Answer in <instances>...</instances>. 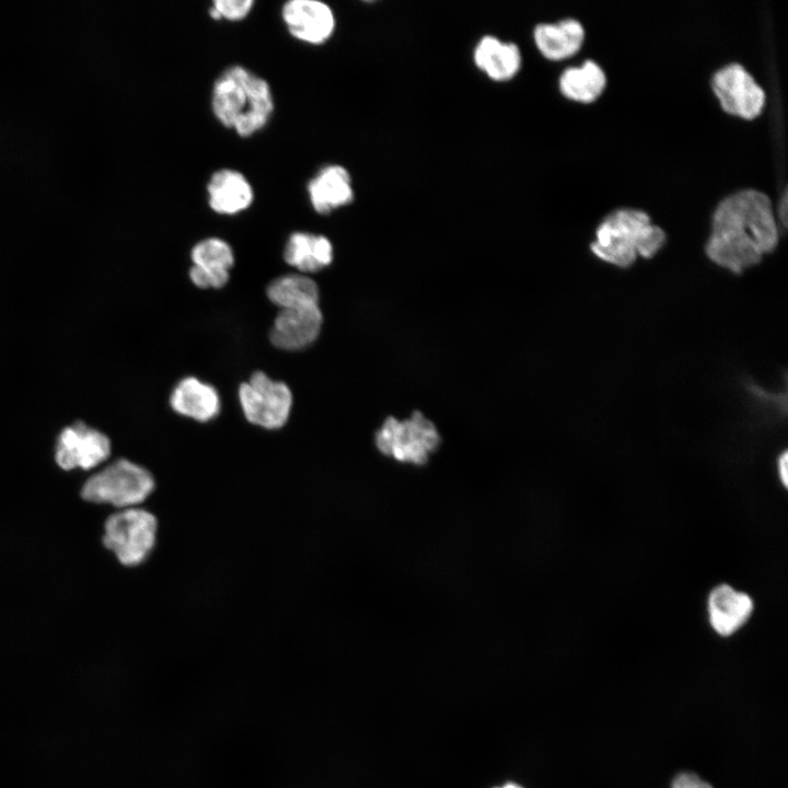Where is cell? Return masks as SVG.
Listing matches in <instances>:
<instances>
[{"instance_id":"7","label":"cell","mask_w":788,"mask_h":788,"mask_svg":"<svg viewBox=\"0 0 788 788\" xmlns=\"http://www.w3.org/2000/svg\"><path fill=\"white\" fill-rule=\"evenodd\" d=\"M239 401L251 425L274 431L285 427L290 417L292 393L286 383L258 371L240 385Z\"/></svg>"},{"instance_id":"11","label":"cell","mask_w":788,"mask_h":788,"mask_svg":"<svg viewBox=\"0 0 788 788\" xmlns=\"http://www.w3.org/2000/svg\"><path fill=\"white\" fill-rule=\"evenodd\" d=\"M190 258L189 278L196 287L219 289L228 282L234 253L223 239L209 236L200 240L193 246Z\"/></svg>"},{"instance_id":"1","label":"cell","mask_w":788,"mask_h":788,"mask_svg":"<svg viewBox=\"0 0 788 788\" xmlns=\"http://www.w3.org/2000/svg\"><path fill=\"white\" fill-rule=\"evenodd\" d=\"M777 242L769 198L762 192L745 189L718 205L706 254L718 266L738 275L758 264Z\"/></svg>"},{"instance_id":"3","label":"cell","mask_w":788,"mask_h":788,"mask_svg":"<svg viewBox=\"0 0 788 788\" xmlns=\"http://www.w3.org/2000/svg\"><path fill=\"white\" fill-rule=\"evenodd\" d=\"M591 251L601 260L626 268L638 256L650 258L665 242L663 230L651 223L649 216L637 209H618L598 227Z\"/></svg>"},{"instance_id":"16","label":"cell","mask_w":788,"mask_h":788,"mask_svg":"<svg viewBox=\"0 0 788 788\" xmlns=\"http://www.w3.org/2000/svg\"><path fill=\"white\" fill-rule=\"evenodd\" d=\"M473 62L491 81L507 82L520 71L522 56L515 43L485 35L473 49Z\"/></svg>"},{"instance_id":"6","label":"cell","mask_w":788,"mask_h":788,"mask_svg":"<svg viewBox=\"0 0 788 788\" xmlns=\"http://www.w3.org/2000/svg\"><path fill=\"white\" fill-rule=\"evenodd\" d=\"M439 443L437 428L419 412L405 420L387 418L375 433V445L381 453L416 465L425 464Z\"/></svg>"},{"instance_id":"13","label":"cell","mask_w":788,"mask_h":788,"mask_svg":"<svg viewBox=\"0 0 788 788\" xmlns=\"http://www.w3.org/2000/svg\"><path fill=\"white\" fill-rule=\"evenodd\" d=\"M209 208L220 216H235L246 211L255 200V192L246 175L239 170L222 167L206 183Z\"/></svg>"},{"instance_id":"2","label":"cell","mask_w":788,"mask_h":788,"mask_svg":"<svg viewBox=\"0 0 788 788\" xmlns=\"http://www.w3.org/2000/svg\"><path fill=\"white\" fill-rule=\"evenodd\" d=\"M210 108L221 126L246 139L269 124L275 100L265 78L242 65H231L212 83Z\"/></svg>"},{"instance_id":"8","label":"cell","mask_w":788,"mask_h":788,"mask_svg":"<svg viewBox=\"0 0 788 788\" xmlns=\"http://www.w3.org/2000/svg\"><path fill=\"white\" fill-rule=\"evenodd\" d=\"M113 453L111 438L84 421H76L59 432L54 448V462L63 472H83L107 463Z\"/></svg>"},{"instance_id":"14","label":"cell","mask_w":788,"mask_h":788,"mask_svg":"<svg viewBox=\"0 0 788 788\" xmlns=\"http://www.w3.org/2000/svg\"><path fill=\"white\" fill-rule=\"evenodd\" d=\"M311 207L322 216L350 205L355 190L349 171L340 164L322 166L306 183Z\"/></svg>"},{"instance_id":"4","label":"cell","mask_w":788,"mask_h":788,"mask_svg":"<svg viewBox=\"0 0 788 788\" xmlns=\"http://www.w3.org/2000/svg\"><path fill=\"white\" fill-rule=\"evenodd\" d=\"M157 489L153 473L143 464L119 456L86 477L79 487V498L112 510L142 507Z\"/></svg>"},{"instance_id":"21","label":"cell","mask_w":788,"mask_h":788,"mask_svg":"<svg viewBox=\"0 0 788 788\" xmlns=\"http://www.w3.org/2000/svg\"><path fill=\"white\" fill-rule=\"evenodd\" d=\"M604 85V72L592 60H586L580 67L567 68L559 78L561 93L581 102H591L596 99Z\"/></svg>"},{"instance_id":"23","label":"cell","mask_w":788,"mask_h":788,"mask_svg":"<svg viewBox=\"0 0 788 788\" xmlns=\"http://www.w3.org/2000/svg\"><path fill=\"white\" fill-rule=\"evenodd\" d=\"M672 788H712L708 783L702 780L694 774L684 773L674 780Z\"/></svg>"},{"instance_id":"10","label":"cell","mask_w":788,"mask_h":788,"mask_svg":"<svg viewBox=\"0 0 788 788\" xmlns=\"http://www.w3.org/2000/svg\"><path fill=\"white\" fill-rule=\"evenodd\" d=\"M712 89L725 111L744 118L755 117L765 101L763 89L738 63H730L712 77Z\"/></svg>"},{"instance_id":"19","label":"cell","mask_w":788,"mask_h":788,"mask_svg":"<svg viewBox=\"0 0 788 788\" xmlns=\"http://www.w3.org/2000/svg\"><path fill=\"white\" fill-rule=\"evenodd\" d=\"M583 36V27L575 19L541 23L533 32L536 48L551 60H559L575 54L580 48Z\"/></svg>"},{"instance_id":"17","label":"cell","mask_w":788,"mask_h":788,"mask_svg":"<svg viewBox=\"0 0 788 788\" xmlns=\"http://www.w3.org/2000/svg\"><path fill=\"white\" fill-rule=\"evenodd\" d=\"M172 409L198 422H208L220 413V397L217 390L195 376L181 380L170 396Z\"/></svg>"},{"instance_id":"22","label":"cell","mask_w":788,"mask_h":788,"mask_svg":"<svg viewBox=\"0 0 788 788\" xmlns=\"http://www.w3.org/2000/svg\"><path fill=\"white\" fill-rule=\"evenodd\" d=\"M255 5L253 0H215L208 9L210 19L239 22L245 20Z\"/></svg>"},{"instance_id":"20","label":"cell","mask_w":788,"mask_h":788,"mask_svg":"<svg viewBox=\"0 0 788 788\" xmlns=\"http://www.w3.org/2000/svg\"><path fill=\"white\" fill-rule=\"evenodd\" d=\"M267 298L281 309L318 304V287L304 274H288L274 279L267 287Z\"/></svg>"},{"instance_id":"15","label":"cell","mask_w":788,"mask_h":788,"mask_svg":"<svg viewBox=\"0 0 788 788\" xmlns=\"http://www.w3.org/2000/svg\"><path fill=\"white\" fill-rule=\"evenodd\" d=\"M753 610L754 603L751 596L729 584L717 586L708 595L709 624L722 637L731 636L743 627Z\"/></svg>"},{"instance_id":"26","label":"cell","mask_w":788,"mask_h":788,"mask_svg":"<svg viewBox=\"0 0 788 788\" xmlns=\"http://www.w3.org/2000/svg\"><path fill=\"white\" fill-rule=\"evenodd\" d=\"M495 788H523V787L515 783L510 781V783H506L505 785H502L500 787H495Z\"/></svg>"},{"instance_id":"25","label":"cell","mask_w":788,"mask_h":788,"mask_svg":"<svg viewBox=\"0 0 788 788\" xmlns=\"http://www.w3.org/2000/svg\"><path fill=\"white\" fill-rule=\"evenodd\" d=\"M780 217H781L783 223L786 224V220H787V197H786V194L784 195V198H783L781 215H780Z\"/></svg>"},{"instance_id":"12","label":"cell","mask_w":788,"mask_h":788,"mask_svg":"<svg viewBox=\"0 0 788 788\" xmlns=\"http://www.w3.org/2000/svg\"><path fill=\"white\" fill-rule=\"evenodd\" d=\"M323 314L318 304L281 309L275 317L270 340L277 348L300 350L320 335Z\"/></svg>"},{"instance_id":"9","label":"cell","mask_w":788,"mask_h":788,"mask_svg":"<svg viewBox=\"0 0 788 788\" xmlns=\"http://www.w3.org/2000/svg\"><path fill=\"white\" fill-rule=\"evenodd\" d=\"M280 18L291 37L312 46L326 44L337 26L334 10L320 0H289L281 5Z\"/></svg>"},{"instance_id":"5","label":"cell","mask_w":788,"mask_h":788,"mask_svg":"<svg viewBox=\"0 0 788 788\" xmlns=\"http://www.w3.org/2000/svg\"><path fill=\"white\" fill-rule=\"evenodd\" d=\"M159 519L147 507L112 510L104 518L101 545L123 568L144 565L159 543Z\"/></svg>"},{"instance_id":"18","label":"cell","mask_w":788,"mask_h":788,"mask_svg":"<svg viewBox=\"0 0 788 788\" xmlns=\"http://www.w3.org/2000/svg\"><path fill=\"white\" fill-rule=\"evenodd\" d=\"M333 244L325 235L296 231L285 244L283 259L305 275L328 266L333 260Z\"/></svg>"},{"instance_id":"24","label":"cell","mask_w":788,"mask_h":788,"mask_svg":"<svg viewBox=\"0 0 788 788\" xmlns=\"http://www.w3.org/2000/svg\"><path fill=\"white\" fill-rule=\"evenodd\" d=\"M777 473L780 483L785 488L788 486V453L783 451L777 459Z\"/></svg>"}]
</instances>
